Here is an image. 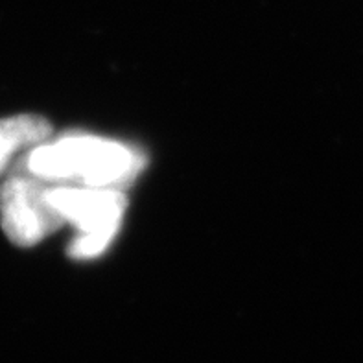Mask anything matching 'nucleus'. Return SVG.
<instances>
[{
  "label": "nucleus",
  "instance_id": "nucleus-1",
  "mask_svg": "<svg viewBox=\"0 0 363 363\" xmlns=\"http://www.w3.org/2000/svg\"><path fill=\"white\" fill-rule=\"evenodd\" d=\"M146 157L135 147L92 135H67L28 153L26 170L46 183L125 189L143 172Z\"/></svg>",
  "mask_w": 363,
  "mask_h": 363
},
{
  "label": "nucleus",
  "instance_id": "nucleus-2",
  "mask_svg": "<svg viewBox=\"0 0 363 363\" xmlns=\"http://www.w3.org/2000/svg\"><path fill=\"white\" fill-rule=\"evenodd\" d=\"M46 199L63 223L78 227L79 236L69 247L78 260L94 258L107 249L118 233L128 199L116 189H92L78 184H48Z\"/></svg>",
  "mask_w": 363,
  "mask_h": 363
},
{
  "label": "nucleus",
  "instance_id": "nucleus-3",
  "mask_svg": "<svg viewBox=\"0 0 363 363\" xmlns=\"http://www.w3.org/2000/svg\"><path fill=\"white\" fill-rule=\"evenodd\" d=\"M46 181L13 175L0 189V223L18 247H32L63 225L46 199Z\"/></svg>",
  "mask_w": 363,
  "mask_h": 363
},
{
  "label": "nucleus",
  "instance_id": "nucleus-4",
  "mask_svg": "<svg viewBox=\"0 0 363 363\" xmlns=\"http://www.w3.org/2000/svg\"><path fill=\"white\" fill-rule=\"evenodd\" d=\"M50 133L52 125L41 116L18 115L0 118V174L18 150L45 143Z\"/></svg>",
  "mask_w": 363,
  "mask_h": 363
}]
</instances>
